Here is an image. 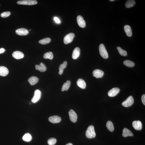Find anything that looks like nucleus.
<instances>
[{
	"instance_id": "obj_1",
	"label": "nucleus",
	"mask_w": 145,
	"mask_h": 145,
	"mask_svg": "<svg viewBox=\"0 0 145 145\" xmlns=\"http://www.w3.org/2000/svg\"><path fill=\"white\" fill-rule=\"evenodd\" d=\"M96 136L94 127L91 125L88 127L86 132V137L91 139L95 137Z\"/></svg>"
},
{
	"instance_id": "obj_2",
	"label": "nucleus",
	"mask_w": 145,
	"mask_h": 145,
	"mask_svg": "<svg viewBox=\"0 0 145 145\" xmlns=\"http://www.w3.org/2000/svg\"><path fill=\"white\" fill-rule=\"evenodd\" d=\"M99 50L101 56L104 59H107L108 58V54L104 44H100Z\"/></svg>"
},
{
	"instance_id": "obj_3",
	"label": "nucleus",
	"mask_w": 145,
	"mask_h": 145,
	"mask_svg": "<svg viewBox=\"0 0 145 145\" xmlns=\"http://www.w3.org/2000/svg\"><path fill=\"white\" fill-rule=\"evenodd\" d=\"M37 3V1L35 0H23L17 2V4L18 5H36Z\"/></svg>"
},
{
	"instance_id": "obj_4",
	"label": "nucleus",
	"mask_w": 145,
	"mask_h": 145,
	"mask_svg": "<svg viewBox=\"0 0 145 145\" xmlns=\"http://www.w3.org/2000/svg\"><path fill=\"white\" fill-rule=\"evenodd\" d=\"M134 103L133 98L131 96H129L127 99L122 102V104L123 106L126 107H128L132 105Z\"/></svg>"
},
{
	"instance_id": "obj_5",
	"label": "nucleus",
	"mask_w": 145,
	"mask_h": 145,
	"mask_svg": "<svg viewBox=\"0 0 145 145\" xmlns=\"http://www.w3.org/2000/svg\"><path fill=\"white\" fill-rule=\"evenodd\" d=\"M75 36V35L73 33H70L67 34L64 38L63 41L64 44H67L71 43L73 41Z\"/></svg>"
},
{
	"instance_id": "obj_6",
	"label": "nucleus",
	"mask_w": 145,
	"mask_h": 145,
	"mask_svg": "<svg viewBox=\"0 0 145 145\" xmlns=\"http://www.w3.org/2000/svg\"><path fill=\"white\" fill-rule=\"evenodd\" d=\"M41 92L39 90L35 91L34 92V95L31 100L32 102L33 103H36L41 98Z\"/></svg>"
},
{
	"instance_id": "obj_7",
	"label": "nucleus",
	"mask_w": 145,
	"mask_h": 145,
	"mask_svg": "<svg viewBox=\"0 0 145 145\" xmlns=\"http://www.w3.org/2000/svg\"><path fill=\"white\" fill-rule=\"evenodd\" d=\"M70 120L72 122H75L77 121V116L76 113L73 110H70L68 112Z\"/></svg>"
},
{
	"instance_id": "obj_8",
	"label": "nucleus",
	"mask_w": 145,
	"mask_h": 145,
	"mask_svg": "<svg viewBox=\"0 0 145 145\" xmlns=\"http://www.w3.org/2000/svg\"><path fill=\"white\" fill-rule=\"evenodd\" d=\"M77 20L78 25L80 27L83 28L85 27L86 22L82 16L80 15L78 16L77 18Z\"/></svg>"
},
{
	"instance_id": "obj_9",
	"label": "nucleus",
	"mask_w": 145,
	"mask_h": 145,
	"mask_svg": "<svg viewBox=\"0 0 145 145\" xmlns=\"http://www.w3.org/2000/svg\"><path fill=\"white\" fill-rule=\"evenodd\" d=\"M120 89L117 87L112 89L109 91L108 95L109 96L113 97L116 96L120 91Z\"/></svg>"
},
{
	"instance_id": "obj_10",
	"label": "nucleus",
	"mask_w": 145,
	"mask_h": 145,
	"mask_svg": "<svg viewBox=\"0 0 145 145\" xmlns=\"http://www.w3.org/2000/svg\"><path fill=\"white\" fill-rule=\"evenodd\" d=\"M16 34L20 36L27 35L29 33V31L25 28H20L17 29L15 31Z\"/></svg>"
},
{
	"instance_id": "obj_11",
	"label": "nucleus",
	"mask_w": 145,
	"mask_h": 145,
	"mask_svg": "<svg viewBox=\"0 0 145 145\" xmlns=\"http://www.w3.org/2000/svg\"><path fill=\"white\" fill-rule=\"evenodd\" d=\"M133 127L136 130H140L142 128L141 122L140 121H135L132 122Z\"/></svg>"
},
{
	"instance_id": "obj_12",
	"label": "nucleus",
	"mask_w": 145,
	"mask_h": 145,
	"mask_svg": "<svg viewBox=\"0 0 145 145\" xmlns=\"http://www.w3.org/2000/svg\"><path fill=\"white\" fill-rule=\"evenodd\" d=\"M92 73L94 77L98 78L102 77L104 75V72L101 70L96 69L94 70Z\"/></svg>"
},
{
	"instance_id": "obj_13",
	"label": "nucleus",
	"mask_w": 145,
	"mask_h": 145,
	"mask_svg": "<svg viewBox=\"0 0 145 145\" xmlns=\"http://www.w3.org/2000/svg\"><path fill=\"white\" fill-rule=\"evenodd\" d=\"M48 120L50 122L52 123H58L61 121V118L59 116H54L50 117L48 119Z\"/></svg>"
},
{
	"instance_id": "obj_14",
	"label": "nucleus",
	"mask_w": 145,
	"mask_h": 145,
	"mask_svg": "<svg viewBox=\"0 0 145 145\" xmlns=\"http://www.w3.org/2000/svg\"><path fill=\"white\" fill-rule=\"evenodd\" d=\"M12 56L15 59H22L24 57V55L23 52L19 51H16L13 52Z\"/></svg>"
},
{
	"instance_id": "obj_15",
	"label": "nucleus",
	"mask_w": 145,
	"mask_h": 145,
	"mask_svg": "<svg viewBox=\"0 0 145 145\" xmlns=\"http://www.w3.org/2000/svg\"><path fill=\"white\" fill-rule=\"evenodd\" d=\"M80 54V49L79 48H76L72 52V59H76L79 57Z\"/></svg>"
},
{
	"instance_id": "obj_16",
	"label": "nucleus",
	"mask_w": 145,
	"mask_h": 145,
	"mask_svg": "<svg viewBox=\"0 0 145 145\" xmlns=\"http://www.w3.org/2000/svg\"><path fill=\"white\" fill-rule=\"evenodd\" d=\"M9 73V70L6 67L4 66H0V76H5Z\"/></svg>"
},
{
	"instance_id": "obj_17",
	"label": "nucleus",
	"mask_w": 145,
	"mask_h": 145,
	"mask_svg": "<svg viewBox=\"0 0 145 145\" xmlns=\"http://www.w3.org/2000/svg\"><path fill=\"white\" fill-rule=\"evenodd\" d=\"M35 67L36 70H39L40 72H45L47 70V68L45 64L42 63H40L39 65H36Z\"/></svg>"
},
{
	"instance_id": "obj_18",
	"label": "nucleus",
	"mask_w": 145,
	"mask_h": 145,
	"mask_svg": "<svg viewBox=\"0 0 145 145\" xmlns=\"http://www.w3.org/2000/svg\"><path fill=\"white\" fill-rule=\"evenodd\" d=\"M124 31L128 37H131L132 35L131 28L130 26L127 25H125L124 27Z\"/></svg>"
},
{
	"instance_id": "obj_19",
	"label": "nucleus",
	"mask_w": 145,
	"mask_h": 145,
	"mask_svg": "<svg viewBox=\"0 0 145 145\" xmlns=\"http://www.w3.org/2000/svg\"><path fill=\"white\" fill-rule=\"evenodd\" d=\"M77 84L79 87L82 89H84L86 87V85L85 82L81 78L77 80Z\"/></svg>"
},
{
	"instance_id": "obj_20",
	"label": "nucleus",
	"mask_w": 145,
	"mask_h": 145,
	"mask_svg": "<svg viewBox=\"0 0 145 145\" xmlns=\"http://www.w3.org/2000/svg\"><path fill=\"white\" fill-rule=\"evenodd\" d=\"M122 136L125 137H126L128 136H133V134L128 129L125 128L123 130Z\"/></svg>"
},
{
	"instance_id": "obj_21",
	"label": "nucleus",
	"mask_w": 145,
	"mask_h": 145,
	"mask_svg": "<svg viewBox=\"0 0 145 145\" xmlns=\"http://www.w3.org/2000/svg\"><path fill=\"white\" fill-rule=\"evenodd\" d=\"M39 80V78L35 76L32 77L28 80V82L31 85H34L37 84Z\"/></svg>"
},
{
	"instance_id": "obj_22",
	"label": "nucleus",
	"mask_w": 145,
	"mask_h": 145,
	"mask_svg": "<svg viewBox=\"0 0 145 145\" xmlns=\"http://www.w3.org/2000/svg\"><path fill=\"white\" fill-rule=\"evenodd\" d=\"M67 64V62L66 61H64L63 63L60 65L59 67V74L61 75L63 74L64 69L66 68Z\"/></svg>"
},
{
	"instance_id": "obj_23",
	"label": "nucleus",
	"mask_w": 145,
	"mask_h": 145,
	"mask_svg": "<svg viewBox=\"0 0 145 145\" xmlns=\"http://www.w3.org/2000/svg\"><path fill=\"white\" fill-rule=\"evenodd\" d=\"M70 84H71V82L69 80H68L66 82L64 83L63 86H62V91H64L68 90L70 87Z\"/></svg>"
},
{
	"instance_id": "obj_24",
	"label": "nucleus",
	"mask_w": 145,
	"mask_h": 145,
	"mask_svg": "<svg viewBox=\"0 0 145 145\" xmlns=\"http://www.w3.org/2000/svg\"><path fill=\"white\" fill-rule=\"evenodd\" d=\"M136 2L134 0H129L126 1L125 5L127 8H129L134 6Z\"/></svg>"
},
{
	"instance_id": "obj_25",
	"label": "nucleus",
	"mask_w": 145,
	"mask_h": 145,
	"mask_svg": "<svg viewBox=\"0 0 145 145\" xmlns=\"http://www.w3.org/2000/svg\"><path fill=\"white\" fill-rule=\"evenodd\" d=\"M106 126L108 129L111 132L113 131L114 130V127L113 124L110 121H109L107 122Z\"/></svg>"
},
{
	"instance_id": "obj_26",
	"label": "nucleus",
	"mask_w": 145,
	"mask_h": 145,
	"mask_svg": "<svg viewBox=\"0 0 145 145\" xmlns=\"http://www.w3.org/2000/svg\"><path fill=\"white\" fill-rule=\"evenodd\" d=\"M123 63L125 65L130 68L134 67L135 65V64L134 62L129 60H125Z\"/></svg>"
},
{
	"instance_id": "obj_27",
	"label": "nucleus",
	"mask_w": 145,
	"mask_h": 145,
	"mask_svg": "<svg viewBox=\"0 0 145 145\" xmlns=\"http://www.w3.org/2000/svg\"><path fill=\"white\" fill-rule=\"evenodd\" d=\"M53 54L52 52H46L44 54L43 57L44 59H49L50 60H52L53 59Z\"/></svg>"
},
{
	"instance_id": "obj_28",
	"label": "nucleus",
	"mask_w": 145,
	"mask_h": 145,
	"mask_svg": "<svg viewBox=\"0 0 145 145\" xmlns=\"http://www.w3.org/2000/svg\"><path fill=\"white\" fill-rule=\"evenodd\" d=\"M51 39L50 38H46L40 40L39 41V43L42 45H45L50 43L51 41Z\"/></svg>"
},
{
	"instance_id": "obj_29",
	"label": "nucleus",
	"mask_w": 145,
	"mask_h": 145,
	"mask_svg": "<svg viewBox=\"0 0 145 145\" xmlns=\"http://www.w3.org/2000/svg\"><path fill=\"white\" fill-rule=\"evenodd\" d=\"M32 136L31 135L27 133L25 134L23 137V140L27 142H29L32 140Z\"/></svg>"
},
{
	"instance_id": "obj_30",
	"label": "nucleus",
	"mask_w": 145,
	"mask_h": 145,
	"mask_svg": "<svg viewBox=\"0 0 145 145\" xmlns=\"http://www.w3.org/2000/svg\"><path fill=\"white\" fill-rule=\"evenodd\" d=\"M117 48L121 55L124 56L127 55V52L125 50H122L121 48L119 47H117Z\"/></svg>"
},
{
	"instance_id": "obj_31",
	"label": "nucleus",
	"mask_w": 145,
	"mask_h": 145,
	"mask_svg": "<svg viewBox=\"0 0 145 145\" xmlns=\"http://www.w3.org/2000/svg\"><path fill=\"white\" fill-rule=\"evenodd\" d=\"M56 139L54 138H51L48 140V143L49 145H55L56 142Z\"/></svg>"
},
{
	"instance_id": "obj_32",
	"label": "nucleus",
	"mask_w": 145,
	"mask_h": 145,
	"mask_svg": "<svg viewBox=\"0 0 145 145\" xmlns=\"http://www.w3.org/2000/svg\"><path fill=\"white\" fill-rule=\"evenodd\" d=\"M10 14L11 13L10 12H5L1 14V16L2 18H6L9 17Z\"/></svg>"
},
{
	"instance_id": "obj_33",
	"label": "nucleus",
	"mask_w": 145,
	"mask_h": 145,
	"mask_svg": "<svg viewBox=\"0 0 145 145\" xmlns=\"http://www.w3.org/2000/svg\"><path fill=\"white\" fill-rule=\"evenodd\" d=\"M142 101L144 105H145V95L143 94L141 97Z\"/></svg>"
},
{
	"instance_id": "obj_34",
	"label": "nucleus",
	"mask_w": 145,
	"mask_h": 145,
	"mask_svg": "<svg viewBox=\"0 0 145 145\" xmlns=\"http://www.w3.org/2000/svg\"><path fill=\"white\" fill-rule=\"evenodd\" d=\"M54 20L56 23H60V20L57 17H55L54 18Z\"/></svg>"
},
{
	"instance_id": "obj_35",
	"label": "nucleus",
	"mask_w": 145,
	"mask_h": 145,
	"mask_svg": "<svg viewBox=\"0 0 145 145\" xmlns=\"http://www.w3.org/2000/svg\"><path fill=\"white\" fill-rule=\"evenodd\" d=\"M5 51V50L4 48H1L0 49V54L3 53Z\"/></svg>"
},
{
	"instance_id": "obj_36",
	"label": "nucleus",
	"mask_w": 145,
	"mask_h": 145,
	"mask_svg": "<svg viewBox=\"0 0 145 145\" xmlns=\"http://www.w3.org/2000/svg\"><path fill=\"white\" fill-rule=\"evenodd\" d=\"M66 145H73L72 143H68L66 144Z\"/></svg>"
},
{
	"instance_id": "obj_37",
	"label": "nucleus",
	"mask_w": 145,
	"mask_h": 145,
	"mask_svg": "<svg viewBox=\"0 0 145 145\" xmlns=\"http://www.w3.org/2000/svg\"><path fill=\"white\" fill-rule=\"evenodd\" d=\"M109 1H114V0H110Z\"/></svg>"
}]
</instances>
